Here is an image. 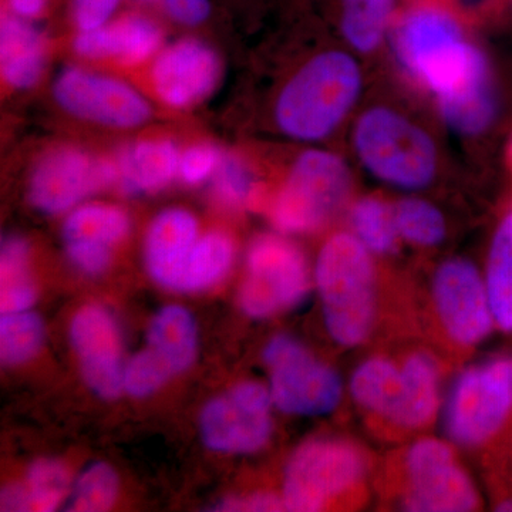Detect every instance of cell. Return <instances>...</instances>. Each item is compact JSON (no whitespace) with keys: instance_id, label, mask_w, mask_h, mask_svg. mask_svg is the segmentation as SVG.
Listing matches in <instances>:
<instances>
[{"instance_id":"obj_1","label":"cell","mask_w":512,"mask_h":512,"mask_svg":"<svg viewBox=\"0 0 512 512\" xmlns=\"http://www.w3.org/2000/svg\"><path fill=\"white\" fill-rule=\"evenodd\" d=\"M360 70L342 52H328L305 64L276 103V121L289 137L319 140L332 133L359 96Z\"/></svg>"},{"instance_id":"obj_2","label":"cell","mask_w":512,"mask_h":512,"mask_svg":"<svg viewBox=\"0 0 512 512\" xmlns=\"http://www.w3.org/2000/svg\"><path fill=\"white\" fill-rule=\"evenodd\" d=\"M316 284L332 338L343 346L362 343L375 316V272L365 244L349 234L330 238L319 254Z\"/></svg>"},{"instance_id":"obj_3","label":"cell","mask_w":512,"mask_h":512,"mask_svg":"<svg viewBox=\"0 0 512 512\" xmlns=\"http://www.w3.org/2000/svg\"><path fill=\"white\" fill-rule=\"evenodd\" d=\"M355 146L370 173L397 187H424L436 173L431 138L392 110L366 111L357 121Z\"/></svg>"},{"instance_id":"obj_4","label":"cell","mask_w":512,"mask_h":512,"mask_svg":"<svg viewBox=\"0 0 512 512\" xmlns=\"http://www.w3.org/2000/svg\"><path fill=\"white\" fill-rule=\"evenodd\" d=\"M397 49L406 66L439 97L460 83L481 55L464 42L456 20L431 8L413 10L402 20Z\"/></svg>"},{"instance_id":"obj_5","label":"cell","mask_w":512,"mask_h":512,"mask_svg":"<svg viewBox=\"0 0 512 512\" xmlns=\"http://www.w3.org/2000/svg\"><path fill=\"white\" fill-rule=\"evenodd\" d=\"M349 192L345 163L326 151H308L295 161L276 197V227L285 232L315 231L343 207Z\"/></svg>"},{"instance_id":"obj_6","label":"cell","mask_w":512,"mask_h":512,"mask_svg":"<svg viewBox=\"0 0 512 512\" xmlns=\"http://www.w3.org/2000/svg\"><path fill=\"white\" fill-rule=\"evenodd\" d=\"M366 471L362 451L349 441L313 440L289 461L284 485L288 511H319L329 500L360 483Z\"/></svg>"},{"instance_id":"obj_7","label":"cell","mask_w":512,"mask_h":512,"mask_svg":"<svg viewBox=\"0 0 512 512\" xmlns=\"http://www.w3.org/2000/svg\"><path fill=\"white\" fill-rule=\"evenodd\" d=\"M512 412V359L474 367L458 379L447 407V431L476 446L493 437Z\"/></svg>"},{"instance_id":"obj_8","label":"cell","mask_w":512,"mask_h":512,"mask_svg":"<svg viewBox=\"0 0 512 512\" xmlns=\"http://www.w3.org/2000/svg\"><path fill=\"white\" fill-rule=\"evenodd\" d=\"M248 274L239 303L252 318L288 311L305 298L308 268L295 245L274 235L256 239L248 252Z\"/></svg>"},{"instance_id":"obj_9","label":"cell","mask_w":512,"mask_h":512,"mask_svg":"<svg viewBox=\"0 0 512 512\" xmlns=\"http://www.w3.org/2000/svg\"><path fill=\"white\" fill-rule=\"evenodd\" d=\"M264 357L271 372V397L282 412L319 416L338 406L339 376L295 339L276 336L266 346Z\"/></svg>"},{"instance_id":"obj_10","label":"cell","mask_w":512,"mask_h":512,"mask_svg":"<svg viewBox=\"0 0 512 512\" xmlns=\"http://www.w3.org/2000/svg\"><path fill=\"white\" fill-rule=\"evenodd\" d=\"M197 349L198 329L191 313L181 306L161 309L151 322L146 349L126 366L124 389L136 397L156 393L191 366Z\"/></svg>"},{"instance_id":"obj_11","label":"cell","mask_w":512,"mask_h":512,"mask_svg":"<svg viewBox=\"0 0 512 512\" xmlns=\"http://www.w3.org/2000/svg\"><path fill=\"white\" fill-rule=\"evenodd\" d=\"M116 184L113 163L76 147L53 148L40 158L29 178L28 197L36 210L60 214Z\"/></svg>"},{"instance_id":"obj_12","label":"cell","mask_w":512,"mask_h":512,"mask_svg":"<svg viewBox=\"0 0 512 512\" xmlns=\"http://www.w3.org/2000/svg\"><path fill=\"white\" fill-rule=\"evenodd\" d=\"M53 96L67 113L101 126L131 128L150 119V104L136 89L80 67H67L59 73Z\"/></svg>"},{"instance_id":"obj_13","label":"cell","mask_w":512,"mask_h":512,"mask_svg":"<svg viewBox=\"0 0 512 512\" xmlns=\"http://www.w3.org/2000/svg\"><path fill=\"white\" fill-rule=\"evenodd\" d=\"M200 430L211 450L254 453L271 436V397L261 384H239L205 406Z\"/></svg>"},{"instance_id":"obj_14","label":"cell","mask_w":512,"mask_h":512,"mask_svg":"<svg viewBox=\"0 0 512 512\" xmlns=\"http://www.w3.org/2000/svg\"><path fill=\"white\" fill-rule=\"evenodd\" d=\"M409 493L407 511L463 512L477 507L478 497L453 451L439 440L417 441L406 460Z\"/></svg>"},{"instance_id":"obj_15","label":"cell","mask_w":512,"mask_h":512,"mask_svg":"<svg viewBox=\"0 0 512 512\" xmlns=\"http://www.w3.org/2000/svg\"><path fill=\"white\" fill-rule=\"evenodd\" d=\"M84 380L103 399H116L124 387L123 339L107 309L89 305L77 312L70 328Z\"/></svg>"},{"instance_id":"obj_16","label":"cell","mask_w":512,"mask_h":512,"mask_svg":"<svg viewBox=\"0 0 512 512\" xmlns=\"http://www.w3.org/2000/svg\"><path fill=\"white\" fill-rule=\"evenodd\" d=\"M221 74L220 56L211 46L198 39H183L157 56L153 86L167 106L188 109L214 92Z\"/></svg>"},{"instance_id":"obj_17","label":"cell","mask_w":512,"mask_h":512,"mask_svg":"<svg viewBox=\"0 0 512 512\" xmlns=\"http://www.w3.org/2000/svg\"><path fill=\"white\" fill-rule=\"evenodd\" d=\"M434 296L441 322L457 342L474 345L490 333L493 309L487 286L473 265L456 259L441 266Z\"/></svg>"},{"instance_id":"obj_18","label":"cell","mask_w":512,"mask_h":512,"mask_svg":"<svg viewBox=\"0 0 512 512\" xmlns=\"http://www.w3.org/2000/svg\"><path fill=\"white\" fill-rule=\"evenodd\" d=\"M130 227L127 212L116 205L94 202L77 207L63 225L66 254L84 274H103L113 248L127 237Z\"/></svg>"},{"instance_id":"obj_19","label":"cell","mask_w":512,"mask_h":512,"mask_svg":"<svg viewBox=\"0 0 512 512\" xmlns=\"http://www.w3.org/2000/svg\"><path fill=\"white\" fill-rule=\"evenodd\" d=\"M198 232L194 215L183 208H168L154 218L144 245V259L154 281L175 291L185 262L200 239Z\"/></svg>"},{"instance_id":"obj_20","label":"cell","mask_w":512,"mask_h":512,"mask_svg":"<svg viewBox=\"0 0 512 512\" xmlns=\"http://www.w3.org/2000/svg\"><path fill=\"white\" fill-rule=\"evenodd\" d=\"M163 32L153 20L124 16L100 28L82 30L74 40L77 55L86 59H116L121 63L146 62L160 49Z\"/></svg>"},{"instance_id":"obj_21","label":"cell","mask_w":512,"mask_h":512,"mask_svg":"<svg viewBox=\"0 0 512 512\" xmlns=\"http://www.w3.org/2000/svg\"><path fill=\"white\" fill-rule=\"evenodd\" d=\"M180 153L173 141L143 140L120 151L114 161L116 184L130 195L164 190L177 177Z\"/></svg>"},{"instance_id":"obj_22","label":"cell","mask_w":512,"mask_h":512,"mask_svg":"<svg viewBox=\"0 0 512 512\" xmlns=\"http://www.w3.org/2000/svg\"><path fill=\"white\" fill-rule=\"evenodd\" d=\"M440 107L447 123L464 134L481 133L493 123L497 100L483 53L467 76L440 96Z\"/></svg>"},{"instance_id":"obj_23","label":"cell","mask_w":512,"mask_h":512,"mask_svg":"<svg viewBox=\"0 0 512 512\" xmlns=\"http://www.w3.org/2000/svg\"><path fill=\"white\" fill-rule=\"evenodd\" d=\"M46 63V45L42 33L28 20L5 16L0 26V66L9 87L26 90L35 86Z\"/></svg>"},{"instance_id":"obj_24","label":"cell","mask_w":512,"mask_h":512,"mask_svg":"<svg viewBox=\"0 0 512 512\" xmlns=\"http://www.w3.org/2000/svg\"><path fill=\"white\" fill-rule=\"evenodd\" d=\"M352 394L367 412L400 424L407 400L403 367L379 357L367 360L353 375Z\"/></svg>"},{"instance_id":"obj_25","label":"cell","mask_w":512,"mask_h":512,"mask_svg":"<svg viewBox=\"0 0 512 512\" xmlns=\"http://www.w3.org/2000/svg\"><path fill=\"white\" fill-rule=\"evenodd\" d=\"M232 261L234 244L228 235L222 232L202 235L185 262L175 291L195 292L210 288L227 275Z\"/></svg>"},{"instance_id":"obj_26","label":"cell","mask_w":512,"mask_h":512,"mask_svg":"<svg viewBox=\"0 0 512 512\" xmlns=\"http://www.w3.org/2000/svg\"><path fill=\"white\" fill-rule=\"evenodd\" d=\"M29 244L12 235L0 251V309L2 313L29 311L36 301V285L29 268Z\"/></svg>"},{"instance_id":"obj_27","label":"cell","mask_w":512,"mask_h":512,"mask_svg":"<svg viewBox=\"0 0 512 512\" xmlns=\"http://www.w3.org/2000/svg\"><path fill=\"white\" fill-rule=\"evenodd\" d=\"M485 286L495 322L505 332H512V214L495 234Z\"/></svg>"},{"instance_id":"obj_28","label":"cell","mask_w":512,"mask_h":512,"mask_svg":"<svg viewBox=\"0 0 512 512\" xmlns=\"http://www.w3.org/2000/svg\"><path fill=\"white\" fill-rule=\"evenodd\" d=\"M407 382V400L399 426H424L433 419L439 403V370L431 357L416 353L403 365Z\"/></svg>"},{"instance_id":"obj_29","label":"cell","mask_w":512,"mask_h":512,"mask_svg":"<svg viewBox=\"0 0 512 512\" xmlns=\"http://www.w3.org/2000/svg\"><path fill=\"white\" fill-rule=\"evenodd\" d=\"M346 39L362 52L379 45L392 15L394 0H342Z\"/></svg>"},{"instance_id":"obj_30","label":"cell","mask_w":512,"mask_h":512,"mask_svg":"<svg viewBox=\"0 0 512 512\" xmlns=\"http://www.w3.org/2000/svg\"><path fill=\"white\" fill-rule=\"evenodd\" d=\"M45 339L42 319L29 311L2 313L0 357L5 365L28 362L39 353Z\"/></svg>"},{"instance_id":"obj_31","label":"cell","mask_w":512,"mask_h":512,"mask_svg":"<svg viewBox=\"0 0 512 512\" xmlns=\"http://www.w3.org/2000/svg\"><path fill=\"white\" fill-rule=\"evenodd\" d=\"M352 224L357 238L367 249L377 254H387L396 248V218L384 202L376 198H365L357 202L352 211Z\"/></svg>"},{"instance_id":"obj_32","label":"cell","mask_w":512,"mask_h":512,"mask_svg":"<svg viewBox=\"0 0 512 512\" xmlns=\"http://www.w3.org/2000/svg\"><path fill=\"white\" fill-rule=\"evenodd\" d=\"M119 494V477L104 463L93 464L77 480L67 511H109Z\"/></svg>"},{"instance_id":"obj_33","label":"cell","mask_w":512,"mask_h":512,"mask_svg":"<svg viewBox=\"0 0 512 512\" xmlns=\"http://www.w3.org/2000/svg\"><path fill=\"white\" fill-rule=\"evenodd\" d=\"M397 231L413 244L430 245L439 244L446 234L443 215L429 202L421 200L402 201L394 212Z\"/></svg>"},{"instance_id":"obj_34","label":"cell","mask_w":512,"mask_h":512,"mask_svg":"<svg viewBox=\"0 0 512 512\" xmlns=\"http://www.w3.org/2000/svg\"><path fill=\"white\" fill-rule=\"evenodd\" d=\"M212 194L224 207L244 208L256 200L258 184L244 161L224 154L212 180Z\"/></svg>"},{"instance_id":"obj_35","label":"cell","mask_w":512,"mask_h":512,"mask_svg":"<svg viewBox=\"0 0 512 512\" xmlns=\"http://www.w3.org/2000/svg\"><path fill=\"white\" fill-rule=\"evenodd\" d=\"M69 487V473L62 463L55 460H39L30 467L28 490L30 510L49 512L56 510Z\"/></svg>"},{"instance_id":"obj_36","label":"cell","mask_w":512,"mask_h":512,"mask_svg":"<svg viewBox=\"0 0 512 512\" xmlns=\"http://www.w3.org/2000/svg\"><path fill=\"white\" fill-rule=\"evenodd\" d=\"M222 158L224 154L217 147L211 144H197L181 154L178 175L183 178L184 183L190 185L204 183L208 178L214 177Z\"/></svg>"},{"instance_id":"obj_37","label":"cell","mask_w":512,"mask_h":512,"mask_svg":"<svg viewBox=\"0 0 512 512\" xmlns=\"http://www.w3.org/2000/svg\"><path fill=\"white\" fill-rule=\"evenodd\" d=\"M120 0H73L74 22L80 30H93L109 23Z\"/></svg>"},{"instance_id":"obj_38","label":"cell","mask_w":512,"mask_h":512,"mask_svg":"<svg viewBox=\"0 0 512 512\" xmlns=\"http://www.w3.org/2000/svg\"><path fill=\"white\" fill-rule=\"evenodd\" d=\"M160 5L171 19L188 26L200 25L211 12L208 0H161Z\"/></svg>"},{"instance_id":"obj_39","label":"cell","mask_w":512,"mask_h":512,"mask_svg":"<svg viewBox=\"0 0 512 512\" xmlns=\"http://www.w3.org/2000/svg\"><path fill=\"white\" fill-rule=\"evenodd\" d=\"M284 501L271 494L249 495L247 498H231L218 505V511H279Z\"/></svg>"},{"instance_id":"obj_40","label":"cell","mask_w":512,"mask_h":512,"mask_svg":"<svg viewBox=\"0 0 512 512\" xmlns=\"http://www.w3.org/2000/svg\"><path fill=\"white\" fill-rule=\"evenodd\" d=\"M2 511H32L30 510V498L26 485L12 484L3 488L0 497Z\"/></svg>"},{"instance_id":"obj_41","label":"cell","mask_w":512,"mask_h":512,"mask_svg":"<svg viewBox=\"0 0 512 512\" xmlns=\"http://www.w3.org/2000/svg\"><path fill=\"white\" fill-rule=\"evenodd\" d=\"M46 0H9L13 15L22 19L37 18L45 9Z\"/></svg>"},{"instance_id":"obj_42","label":"cell","mask_w":512,"mask_h":512,"mask_svg":"<svg viewBox=\"0 0 512 512\" xmlns=\"http://www.w3.org/2000/svg\"><path fill=\"white\" fill-rule=\"evenodd\" d=\"M498 511H512V501L501 504L500 507H498Z\"/></svg>"},{"instance_id":"obj_43","label":"cell","mask_w":512,"mask_h":512,"mask_svg":"<svg viewBox=\"0 0 512 512\" xmlns=\"http://www.w3.org/2000/svg\"><path fill=\"white\" fill-rule=\"evenodd\" d=\"M138 2H141V3H158V5H160L161 0H138Z\"/></svg>"},{"instance_id":"obj_44","label":"cell","mask_w":512,"mask_h":512,"mask_svg":"<svg viewBox=\"0 0 512 512\" xmlns=\"http://www.w3.org/2000/svg\"><path fill=\"white\" fill-rule=\"evenodd\" d=\"M511 158H512V144H511Z\"/></svg>"}]
</instances>
